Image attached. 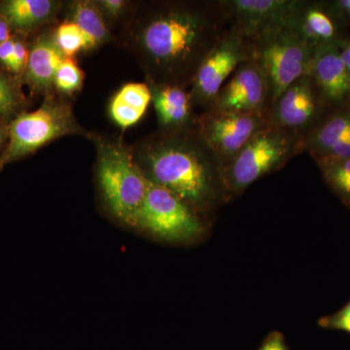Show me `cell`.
Returning a JSON list of instances; mask_svg holds the SVG:
<instances>
[{
    "label": "cell",
    "mask_w": 350,
    "mask_h": 350,
    "mask_svg": "<svg viewBox=\"0 0 350 350\" xmlns=\"http://www.w3.org/2000/svg\"><path fill=\"white\" fill-rule=\"evenodd\" d=\"M228 29L218 1L160 9L145 22L139 44L165 84L185 87Z\"/></svg>",
    "instance_id": "1"
},
{
    "label": "cell",
    "mask_w": 350,
    "mask_h": 350,
    "mask_svg": "<svg viewBox=\"0 0 350 350\" xmlns=\"http://www.w3.org/2000/svg\"><path fill=\"white\" fill-rule=\"evenodd\" d=\"M149 181L174 193L202 216L227 202L222 165L195 130L165 131L142 155Z\"/></svg>",
    "instance_id": "2"
},
{
    "label": "cell",
    "mask_w": 350,
    "mask_h": 350,
    "mask_svg": "<svg viewBox=\"0 0 350 350\" xmlns=\"http://www.w3.org/2000/svg\"><path fill=\"white\" fill-rule=\"evenodd\" d=\"M98 179L109 213L124 225L137 228L149 180L130 151L123 145L101 144Z\"/></svg>",
    "instance_id": "3"
},
{
    "label": "cell",
    "mask_w": 350,
    "mask_h": 350,
    "mask_svg": "<svg viewBox=\"0 0 350 350\" xmlns=\"http://www.w3.org/2000/svg\"><path fill=\"white\" fill-rule=\"evenodd\" d=\"M304 151L303 142L269 124L222 167V180L228 199L243 194L262 177L282 170Z\"/></svg>",
    "instance_id": "4"
},
{
    "label": "cell",
    "mask_w": 350,
    "mask_h": 350,
    "mask_svg": "<svg viewBox=\"0 0 350 350\" xmlns=\"http://www.w3.org/2000/svg\"><path fill=\"white\" fill-rule=\"evenodd\" d=\"M247 40L250 59L268 81L271 105L290 85L308 75L314 50L288 25L273 27Z\"/></svg>",
    "instance_id": "5"
},
{
    "label": "cell",
    "mask_w": 350,
    "mask_h": 350,
    "mask_svg": "<svg viewBox=\"0 0 350 350\" xmlns=\"http://www.w3.org/2000/svg\"><path fill=\"white\" fill-rule=\"evenodd\" d=\"M79 131L70 107L61 101L47 100L34 111L21 113L7 130L8 144L0 156V170L52 140Z\"/></svg>",
    "instance_id": "6"
},
{
    "label": "cell",
    "mask_w": 350,
    "mask_h": 350,
    "mask_svg": "<svg viewBox=\"0 0 350 350\" xmlns=\"http://www.w3.org/2000/svg\"><path fill=\"white\" fill-rule=\"evenodd\" d=\"M137 228L172 243H194L206 232L199 213L174 193L151 181Z\"/></svg>",
    "instance_id": "7"
},
{
    "label": "cell",
    "mask_w": 350,
    "mask_h": 350,
    "mask_svg": "<svg viewBox=\"0 0 350 350\" xmlns=\"http://www.w3.org/2000/svg\"><path fill=\"white\" fill-rule=\"evenodd\" d=\"M269 125V114L207 109L197 119L196 128L223 167Z\"/></svg>",
    "instance_id": "8"
},
{
    "label": "cell",
    "mask_w": 350,
    "mask_h": 350,
    "mask_svg": "<svg viewBox=\"0 0 350 350\" xmlns=\"http://www.w3.org/2000/svg\"><path fill=\"white\" fill-rule=\"evenodd\" d=\"M247 59H250L247 38L228 27L218 42L202 59L193 78L190 93L194 105L206 110L213 107L225 83Z\"/></svg>",
    "instance_id": "9"
},
{
    "label": "cell",
    "mask_w": 350,
    "mask_h": 350,
    "mask_svg": "<svg viewBox=\"0 0 350 350\" xmlns=\"http://www.w3.org/2000/svg\"><path fill=\"white\" fill-rule=\"evenodd\" d=\"M327 115L314 83L306 75L273 101L269 109V121L271 126L300 139L304 145L306 138Z\"/></svg>",
    "instance_id": "10"
},
{
    "label": "cell",
    "mask_w": 350,
    "mask_h": 350,
    "mask_svg": "<svg viewBox=\"0 0 350 350\" xmlns=\"http://www.w3.org/2000/svg\"><path fill=\"white\" fill-rule=\"evenodd\" d=\"M269 105L268 81L259 66L250 59L232 73L209 109L269 114Z\"/></svg>",
    "instance_id": "11"
},
{
    "label": "cell",
    "mask_w": 350,
    "mask_h": 350,
    "mask_svg": "<svg viewBox=\"0 0 350 350\" xmlns=\"http://www.w3.org/2000/svg\"><path fill=\"white\" fill-rule=\"evenodd\" d=\"M297 0H219L228 27L244 38L288 25Z\"/></svg>",
    "instance_id": "12"
},
{
    "label": "cell",
    "mask_w": 350,
    "mask_h": 350,
    "mask_svg": "<svg viewBox=\"0 0 350 350\" xmlns=\"http://www.w3.org/2000/svg\"><path fill=\"white\" fill-rule=\"evenodd\" d=\"M308 75L328 114L349 105L350 76L340 57V43L317 48Z\"/></svg>",
    "instance_id": "13"
},
{
    "label": "cell",
    "mask_w": 350,
    "mask_h": 350,
    "mask_svg": "<svg viewBox=\"0 0 350 350\" xmlns=\"http://www.w3.org/2000/svg\"><path fill=\"white\" fill-rule=\"evenodd\" d=\"M315 162L350 158V103L329 113L304 142Z\"/></svg>",
    "instance_id": "14"
},
{
    "label": "cell",
    "mask_w": 350,
    "mask_h": 350,
    "mask_svg": "<svg viewBox=\"0 0 350 350\" xmlns=\"http://www.w3.org/2000/svg\"><path fill=\"white\" fill-rule=\"evenodd\" d=\"M288 25L313 50L340 43V24L327 2L297 0Z\"/></svg>",
    "instance_id": "15"
},
{
    "label": "cell",
    "mask_w": 350,
    "mask_h": 350,
    "mask_svg": "<svg viewBox=\"0 0 350 350\" xmlns=\"http://www.w3.org/2000/svg\"><path fill=\"white\" fill-rule=\"evenodd\" d=\"M152 101L159 123L165 131L189 130L197 123L193 113L192 94L185 87L156 84L151 87Z\"/></svg>",
    "instance_id": "16"
},
{
    "label": "cell",
    "mask_w": 350,
    "mask_h": 350,
    "mask_svg": "<svg viewBox=\"0 0 350 350\" xmlns=\"http://www.w3.org/2000/svg\"><path fill=\"white\" fill-rule=\"evenodd\" d=\"M66 57L54 38L42 34L32 44L25 66V82L36 91H48L55 85L57 71Z\"/></svg>",
    "instance_id": "17"
},
{
    "label": "cell",
    "mask_w": 350,
    "mask_h": 350,
    "mask_svg": "<svg viewBox=\"0 0 350 350\" xmlns=\"http://www.w3.org/2000/svg\"><path fill=\"white\" fill-rule=\"evenodd\" d=\"M56 6L50 0H4L0 1V18L11 29L27 33L47 22Z\"/></svg>",
    "instance_id": "18"
},
{
    "label": "cell",
    "mask_w": 350,
    "mask_h": 350,
    "mask_svg": "<svg viewBox=\"0 0 350 350\" xmlns=\"http://www.w3.org/2000/svg\"><path fill=\"white\" fill-rule=\"evenodd\" d=\"M152 101L151 88L144 83H129L120 89L110 103L113 121L126 129L137 124Z\"/></svg>",
    "instance_id": "19"
},
{
    "label": "cell",
    "mask_w": 350,
    "mask_h": 350,
    "mask_svg": "<svg viewBox=\"0 0 350 350\" xmlns=\"http://www.w3.org/2000/svg\"><path fill=\"white\" fill-rule=\"evenodd\" d=\"M94 46L107 40L109 36L107 25L103 19L100 8L91 1L76 2L72 9V20Z\"/></svg>",
    "instance_id": "20"
},
{
    "label": "cell",
    "mask_w": 350,
    "mask_h": 350,
    "mask_svg": "<svg viewBox=\"0 0 350 350\" xmlns=\"http://www.w3.org/2000/svg\"><path fill=\"white\" fill-rule=\"evenodd\" d=\"M331 190L350 207V158L317 162Z\"/></svg>",
    "instance_id": "21"
},
{
    "label": "cell",
    "mask_w": 350,
    "mask_h": 350,
    "mask_svg": "<svg viewBox=\"0 0 350 350\" xmlns=\"http://www.w3.org/2000/svg\"><path fill=\"white\" fill-rule=\"evenodd\" d=\"M54 40L66 57H73L82 51L96 47L86 33L71 20L57 27Z\"/></svg>",
    "instance_id": "22"
},
{
    "label": "cell",
    "mask_w": 350,
    "mask_h": 350,
    "mask_svg": "<svg viewBox=\"0 0 350 350\" xmlns=\"http://www.w3.org/2000/svg\"><path fill=\"white\" fill-rule=\"evenodd\" d=\"M84 73L73 57H66L57 69L55 86L59 91L66 94H72L82 86Z\"/></svg>",
    "instance_id": "23"
},
{
    "label": "cell",
    "mask_w": 350,
    "mask_h": 350,
    "mask_svg": "<svg viewBox=\"0 0 350 350\" xmlns=\"http://www.w3.org/2000/svg\"><path fill=\"white\" fill-rule=\"evenodd\" d=\"M22 98L15 83L0 73V119L12 118L22 105Z\"/></svg>",
    "instance_id": "24"
},
{
    "label": "cell",
    "mask_w": 350,
    "mask_h": 350,
    "mask_svg": "<svg viewBox=\"0 0 350 350\" xmlns=\"http://www.w3.org/2000/svg\"><path fill=\"white\" fill-rule=\"evenodd\" d=\"M320 327L350 334V301L337 312L319 319Z\"/></svg>",
    "instance_id": "25"
},
{
    "label": "cell",
    "mask_w": 350,
    "mask_h": 350,
    "mask_svg": "<svg viewBox=\"0 0 350 350\" xmlns=\"http://www.w3.org/2000/svg\"><path fill=\"white\" fill-rule=\"evenodd\" d=\"M29 51L27 50L25 43L21 40H15V49H14L12 61L8 68L9 70L16 75L24 73L27 59H29Z\"/></svg>",
    "instance_id": "26"
},
{
    "label": "cell",
    "mask_w": 350,
    "mask_h": 350,
    "mask_svg": "<svg viewBox=\"0 0 350 350\" xmlns=\"http://www.w3.org/2000/svg\"><path fill=\"white\" fill-rule=\"evenodd\" d=\"M331 12L340 25H350V0H336L327 2Z\"/></svg>",
    "instance_id": "27"
},
{
    "label": "cell",
    "mask_w": 350,
    "mask_h": 350,
    "mask_svg": "<svg viewBox=\"0 0 350 350\" xmlns=\"http://www.w3.org/2000/svg\"><path fill=\"white\" fill-rule=\"evenodd\" d=\"M258 350H289L285 338L280 332H271Z\"/></svg>",
    "instance_id": "28"
},
{
    "label": "cell",
    "mask_w": 350,
    "mask_h": 350,
    "mask_svg": "<svg viewBox=\"0 0 350 350\" xmlns=\"http://www.w3.org/2000/svg\"><path fill=\"white\" fill-rule=\"evenodd\" d=\"M126 2L123 0H103L100 2V7L103 8L107 15L111 17H117L120 14L123 12L125 8Z\"/></svg>",
    "instance_id": "29"
},
{
    "label": "cell",
    "mask_w": 350,
    "mask_h": 350,
    "mask_svg": "<svg viewBox=\"0 0 350 350\" xmlns=\"http://www.w3.org/2000/svg\"><path fill=\"white\" fill-rule=\"evenodd\" d=\"M16 39L10 38L0 45V63L4 64L7 68L12 61L14 49H15Z\"/></svg>",
    "instance_id": "30"
},
{
    "label": "cell",
    "mask_w": 350,
    "mask_h": 350,
    "mask_svg": "<svg viewBox=\"0 0 350 350\" xmlns=\"http://www.w3.org/2000/svg\"><path fill=\"white\" fill-rule=\"evenodd\" d=\"M340 52L347 70H350V39L349 40H342L340 43Z\"/></svg>",
    "instance_id": "31"
},
{
    "label": "cell",
    "mask_w": 350,
    "mask_h": 350,
    "mask_svg": "<svg viewBox=\"0 0 350 350\" xmlns=\"http://www.w3.org/2000/svg\"><path fill=\"white\" fill-rule=\"evenodd\" d=\"M10 31V27L5 21L0 18V45L11 38Z\"/></svg>",
    "instance_id": "32"
},
{
    "label": "cell",
    "mask_w": 350,
    "mask_h": 350,
    "mask_svg": "<svg viewBox=\"0 0 350 350\" xmlns=\"http://www.w3.org/2000/svg\"><path fill=\"white\" fill-rule=\"evenodd\" d=\"M6 135L7 133L5 131H4V128L2 126L1 123H0V146H1L2 144H3Z\"/></svg>",
    "instance_id": "33"
}]
</instances>
